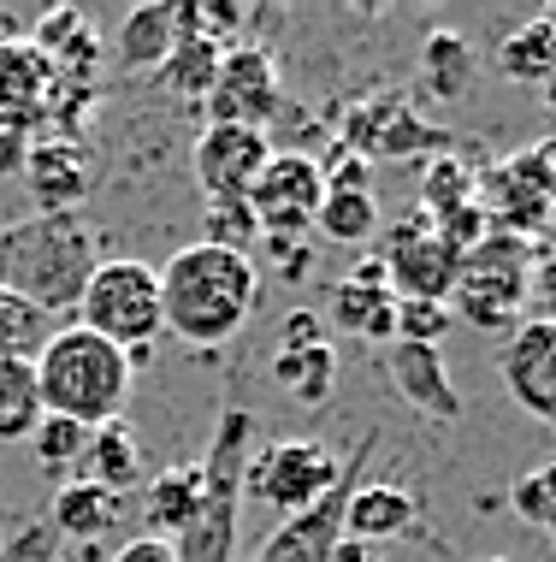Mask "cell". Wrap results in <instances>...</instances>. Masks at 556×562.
<instances>
[{"label":"cell","instance_id":"obj_1","mask_svg":"<svg viewBox=\"0 0 556 562\" xmlns=\"http://www.w3.org/2000/svg\"><path fill=\"white\" fill-rule=\"evenodd\" d=\"M160 272V326L195 349L231 344L261 308V267L219 243H184Z\"/></svg>","mask_w":556,"mask_h":562},{"label":"cell","instance_id":"obj_2","mask_svg":"<svg viewBox=\"0 0 556 562\" xmlns=\"http://www.w3.org/2000/svg\"><path fill=\"white\" fill-rule=\"evenodd\" d=\"M95 267H101V232L83 214H30L0 225V291L24 296L48 321L78 314V296Z\"/></svg>","mask_w":556,"mask_h":562},{"label":"cell","instance_id":"obj_3","mask_svg":"<svg viewBox=\"0 0 556 562\" xmlns=\"http://www.w3.org/2000/svg\"><path fill=\"white\" fill-rule=\"evenodd\" d=\"M131 385H137V368L131 356L95 331H83L78 321L59 326L36 356V391H42V415H66L78 427H107V420H125Z\"/></svg>","mask_w":556,"mask_h":562},{"label":"cell","instance_id":"obj_4","mask_svg":"<svg viewBox=\"0 0 556 562\" xmlns=\"http://www.w3.org/2000/svg\"><path fill=\"white\" fill-rule=\"evenodd\" d=\"M249 432H254L249 408H225L219 415V432L202 456V504H195V521L172 539L178 562H231L237 504H243V468H249Z\"/></svg>","mask_w":556,"mask_h":562},{"label":"cell","instance_id":"obj_5","mask_svg":"<svg viewBox=\"0 0 556 562\" xmlns=\"http://www.w3.org/2000/svg\"><path fill=\"white\" fill-rule=\"evenodd\" d=\"M78 326L95 331V338L118 344L131 356V368L148 361V344L160 338V272L148 261H131V255H113L89 272L83 296H78Z\"/></svg>","mask_w":556,"mask_h":562},{"label":"cell","instance_id":"obj_6","mask_svg":"<svg viewBox=\"0 0 556 562\" xmlns=\"http://www.w3.org/2000/svg\"><path fill=\"white\" fill-rule=\"evenodd\" d=\"M533 272H538V249L527 237L491 232L479 249L462 255L456 291H450V314L479 326V331H515L521 308H527V296H533Z\"/></svg>","mask_w":556,"mask_h":562},{"label":"cell","instance_id":"obj_7","mask_svg":"<svg viewBox=\"0 0 556 562\" xmlns=\"http://www.w3.org/2000/svg\"><path fill=\"white\" fill-rule=\"evenodd\" d=\"M474 202L491 220V232L527 237L533 249L556 237V160L551 148H521L486 172H474Z\"/></svg>","mask_w":556,"mask_h":562},{"label":"cell","instance_id":"obj_8","mask_svg":"<svg viewBox=\"0 0 556 562\" xmlns=\"http://www.w3.org/2000/svg\"><path fill=\"white\" fill-rule=\"evenodd\" d=\"M338 480H343L338 450L314 445V438H279L266 450H249L243 468V492L279 515H308Z\"/></svg>","mask_w":556,"mask_h":562},{"label":"cell","instance_id":"obj_9","mask_svg":"<svg viewBox=\"0 0 556 562\" xmlns=\"http://www.w3.org/2000/svg\"><path fill=\"white\" fill-rule=\"evenodd\" d=\"M243 202L266 243H308L314 214L326 202V166L303 148H273V160L261 166Z\"/></svg>","mask_w":556,"mask_h":562},{"label":"cell","instance_id":"obj_10","mask_svg":"<svg viewBox=\"0 0 556 562\" xmlns=\"http://www.w3.org/2000/svg\"><path fill=\"white\" fill-rule=\"evenodd\" d=\"M202 108H207V125L266 131L284 113V78H279L273 48H261V42H231Z\"/></svg>","mask_w":556,"mask_h":562},{"label":"cell","instance_id":"obj_11","mask_svg":"<svg viewBox=\"0 0 556 562\" xmlns=\"http://www.w3.org/2000/svg\"><path fill=\"white\" fill-rule=\"evenodd\" d=\"M379 267H385L397 302H450V291H456V272H462V255L450 249L439 225L415 207V214H402L397 225H390Z\"/></svg>","mask_w":556,"mask_h":562},{"label":"cell","instance_id":"obj_12","mask_svg":"<svg viewBox=\"0 0 556 562\" xmlns=\"http://www.w3.org/2000/svg\"><path fill=\"white\" fill-rule=\"evenodd\" d=\"M450 136L439 125H427V119L415 113L409 95H367L355 101L350 113H343V136L338 148H350V155H362L367 166L373 160H402V155H444Z\"/></svg>","mask_w":556,"mask_h":562},{"label":"cell","instance_id":"obj_13","mask_svg":"<svg viewBox=\"0 0 556 562\" xmlns=\"http://www.w3.org/2000/svg\"><path fill=\"white\" fill-rule=\"evenodd\" d=\"M498 373L521 415H533L538 427L556 432V314H538V321H521L509 331Z\"/></svg>","mask_w":556,"mask_h":562},{"label":"cell","instance_id":"obj_14","mask_svg":"<svg viewBox=\"0 0 556 562\" xmlns=\"http://www.w3.org/2000/svg\"><path fill=\"white\" fill-rule=\"evenodd\" d=\"M373 445H379V432H362L355 456L343 462V480H338L308 515H291V521H284L279 533L261 544V557H254V562H326V557H332V544L343 539V497L355 492V474L367 468Z\"/></svg>","mask_w":556,"mask_h":562},{"label":"cell","instance_id":"obj_15","mask_svg":"<svg viewBox=\"0 0 556 562\" xmlns=\"http://www.w3.org/2000/svg\"><path fill=\"white\" fill-rule=\"evenodd\" d=\"M266 160H273V136L266 131L207 125L195 136V184H202L207 202H243Z\"/></svg>","mask_w":556,"mask_h":562},{"label":"cell","instance_id":"obj_16","mask_svg":"<svg viewBox=\"0 0 556 562\" xmlns=\"http://www.w3.org/2000/svg\"><path fill=\"white\" fill-rule=\"evenodd\" d=\"M54 95H59L54 59L30 36L0 42V131L36 136V125H48V113H54Z\"/></svg>","mask_w":556,"mask_h":562},{"label":"cell","instance_id":"obj_17","mask_svg":"<svg viewBox=\"0 0 556 562\" xmlns=\"http://www.w3.org/2000/svg\"><path fill=\"white\" fill-rule=\"evenodd\" d=\"M385 379L397 385V397L420 408L427 420H462V391L444 368V349L432 344H385Z\"/></svg>","mask_w":556,"mask_h":562},{"label":"cell","instance_id":"obj_18","mask_svg":"<svg viewBox=\"0 0 556 562\" xmlns=\"http://www.w3.org/2000/svg\"><path fill=\"white\" fill-rule=\"evenodd\" d=\"M332 326L350 331V338H362V344L397 338V291H390L379 261H362L355 272H343L332 284Z\"/></svg>","mask_w":556,"mask_h":562},{"label":"cell","instance_id":"obj_19","mask_svg":"<svg viewBox=\"0 0 556 562\" xmlns=\"http://www.w3.org/2000/svg\"><path fill=\"white\" fill-rule=\"evenodd\" d=\"M24 178L36 190V214H78V202L89 195V148L83 143H66V136H48V143H30V160H24Z\"/></svg>","mask_w":556,"mask_h":562},{"label":"cell","instance_id":"obj_20","mask_svg":"<svg viewBox=\"0 0 556 562\" xmlns=\"http://www.w3.org/2000/svg\"><path fill=\"white\" fill-rule=\"evenodd\" d=\"M415 521H420V504L402 492V485H385V480L362 485L355 480V492L343 497V539L373 544V551H379L385 539H402Z\"/></svg>","mask_w":556,"mask_h":562},{"label":"cell","instance_id":"obj_21","mask_svg":"<svg viewBox=\"0 0 556 562\" xmlns=\"http://www.w3.org/2000/svg\"><path fill=\"white\" fill-rule=\"evenodd\" d=\"M118 521H125V497L101 492V485H89V480H59V492L48 504L54 539H71V544H89V551H95L107 533H118Z\"/></svg>","mask_w":556,"mask_h":562},{"label":"cell","instance_id":"obj_22","mask_svg":"<svg viewBox=\"0 0 556 562\" xmlns=\"http://www.w3.org/2000/svg\"><path fill=\"white\" fill-rule=\"evenodd\" d=\"M78 480L101 485V492H113V497L137 492V480H143V445H137V432H131V420H107V427L89 432Z\"/></svg>","mask_w":556,"mask_h":562},{"label":"cell","instance_id":"obj_23","mask_svg":"<svg viewBox=\"0 0 556 562\" xmlns=\"http://www.w3.org/2000/svg\"><path fill=\"white\" fill-rule=\"evenodd\" d=\"M202 504V462H172L143 485V521L155 539H178Z\"/></svg>","mask_w":556,"mask_h":562},{"label":"cell","instance_id":"obj_24","mask_svg":"<svg viewBox=\"0 0 556 562\" xmlns=\"http://www.w3.org/2000/svg\"><path fill=\"white\" fill-rule=\"evenodd\" d=\"M273 379H279V391H291L303 408H320L326 397H332V385H338V349H332V338H320V344H279L273 349Z\"/></svg>","mask_w":556,"mask_h":562},{"label":"cell","instance_id":"obj_25","mask_svg":"<svg viewBox=\"0 0 556 562\" xmlns=\"http://www.w3.org/2000/svg\"><path fill=\"white\" fill-rule=\"evenodd\" d=\"M178 48V7H137L125 12L113 36V59L125 71H160V59Z\"/></svg>","mask_w":556,"mask_h":562},{"label":"cell","instance_id":"obj_26","mask_svg":"<svg viewBox=\"0 0 556 562\" xmlns=\"http://www.w3.org/2000/svg\"><path fill=\"white\" fill-rule=\"evenodd\" d=\"M474 78H479V54L456 36V30H432V36L420 42V83L439 101H462L474 89Z\"/></svg>","mask_w":556,"mask_h":562},{"label":"cell","instance_id":"obj_27","mask_svg":"<svg viewBox=\"0 0 556 562\" xmlns=\"http://www.w3.org/2000/svg\"><path fill=\"white\" fill-rule=\"evenodd\" d=\"M498 71L521 89H545L556 71V19H527L521 30H509L498 48Z\"/></svg>","mask_w":556,"mask_h":562},{"label":"cell","instance_id":"obj_28","mask_svg":"<svg viewBox=\"0 0 556 562\" xmlns=\"http://www.w3.org/2000/svg\"><path fill=\"white\" fill-rule=\"evenodd\" d=\"M314 232L326 243H343V249H362V243L379 237V202L373 190H343V184H326V202L314 214Z\"/></svg>","mask_w":556,"mask_h":562},{"label":"cell","instance_id":"obj_29","mask_svg":"<svg viewBox=\"0 0 556 562\" xmlns=\"http://www.w3.org/2000/svg\"><path fill=\"white\" fill-rule=\"evenodd\" d=\"M219 59H225L219 42L178 36V48L160 59L155 83L167 89V95H178V101H207V89H214V78H219Z\"/></svg>","mask_w":556,"mask_h":562},{"label":"cell","instance_id":"obj_30","mask_svg":"<svg viewBox=\"0 0 556 562\" xmlns=\"http://www.w3.org/2000/svg\"><path fill=\"white\" fill-rule=\"evenodd\" d=\"M42 427V391H36V361H0V445L30 438Z\"/></svg>","mask_w":556,"mask_h":562},{"label":"cell","instance_id":"obj_31","mask_svg":"<svg viewBox=\"0 0 556 562\" xmlns=\"http://www.w3.org/2000/svg\"><path fill=\"white\" fill-rule=\"evenodd\" d=\"M462 207H474V166L444 148V155H432V166L420 172V214L439 225L450 214H462Z\"/></svg>","mask_w":556,"mask_h":562},{"label":"cell","instance_id":"obj_32","mask_svg":"<svg viewBox=\"0 0 556 562\" xmlns=\"http://www.w3.org/2000/svg\"><path fill=\"white\" fill-rule=\"evenodd\" d=\"M54 338V321L42 308H30L24 296H12V291H0V361H36L42 356V344Z\"/></svg>","mask_w":556,"mask_h":562},{"label":"cell","instance_id":"obj_33","mask_svg":"<svg viewBox=\"0 0 556 562\" xmlns=\"http://www.w3.org/2000/svg\"><path fill=\"white\" fill-rule=\"evenodd\" d=\"M30 445H36V462L48 468V474H78L89 427H78V420H66V415H42V427L30 432Z\"/></svg>","mask_w":556,"mask_h":562},{"label":"cell","instance_id":"obj_34","mask_svg":"<svg viewBox=\"0 0 556 562\" xmlns=\"http://www.w3.org/2000/svg\"><path fill=\"white\" fill-rule=\"evenodd\" d=\"M509 509L521 515L538 533H556V462H538L527 474H515L509 485Z\"/></svg>","mask_w":556,"mask_h":562},{"label":"cell","instance_id":"obj_35","mask_svg":"<svg viewBox=\"0 0 556 562\" xmlns=\"http://www.w3.org/2000/svg\"><path fill=\"white\" fill-rule=\"evenodd\" d=\"M456 326L450 302H397V338L390 344H444V331Z\"/></svg>","mask_w":556,"mask_h":562},{"label":"cell","instance_id":"obj_36","mask_svg":"<svg viewBox=\"0 0 556 562\" xmlns=\"http://www.w3.org/2000/svg\"><path fill=\"white\" fill-rule=\"evenodd\" d=\"M207 237L202 243H219V249H237V255H249V243L261 237V225H254L249 214V202H207Z\"/></svg>","mask_w":556,"mask_h":562},{"label":"cell","instance_id":"obj_37","mask_svg":"<svg viewBox=\"0 0 556 562\" xmlns=\"http://www.w3.org/2000/svg\"><path fill=\"white\" fill-rule=\"evenodd\" d=\"M0 562H59V539L48 521H24L12 539H0Z\"/></svg>","mask_w":556,"mask_h":562},{"label":"cell","instance_id":"obj_38","mask_svg":"<svg viewBox=\"0 0 556 562\" xmlns=\"http://www.w3.org/2000/svg\"><path fill=\"white\" fill-rule=\"evenodd\" d=\"M107 562H178V551H172V539L143 533V539H131V544H118Z\"/></svg>","mask_w":556,"mask_h":562},{"label":"cell","instance_id":"obj_39","mask_svg":"<svg viewBox=\"0 0 556 562\" xmlns=\"http://www.w3.org/2000/svg\"><path fill=\"white\" fill-rule=\"evenodd\" d=\"M320 338H326V321L314 308H296L291 321H284V338L279 344H320Z\"/></svg>","mask_w":556,"mask_h":562},{"label":"cell","instance_id":"obj_40","mask_svg":"<svg viewBox=\"0 0 556 562\" xmlns=\"http://www.w3.org/2000/svg\"><path fill=\"white\" fill-rule=\"evenodd\" d=\"M24 160H30V136L0 131V178H24Z\"/></svg>","mask_w":556,"mask_h":562},{"label":"cell","instance_id":"obj_41","mask_svg":"<svg viewBox=\"0 0 556 562\" xmlns=\"http://www.w3.org/2000/svg\"><path fill=\"white\" fill-rule=\"evenodd\" d=\"M266 249H273V261L284 267V279H303L308 261H314V255H308V243H266Z\"/></svg>","mask_w":556,"mask_h":562},{"label":"cell","instance_id":"obj_42","mask_svg":"<svg viewBox=\"0 0 556 562\" xmlns=\"http://www.w3.org/2000/svg\"><path fill=\"white\" fill-rule=\"evenodd\" d=\"M326 562H379V551H373V544H355V539H338Z\"/></svg>","mask_w":556,"mask_h":562},{"label":"cell","instance_id":"obj_43","mask_svg":"<svg viewBox=\"0 0 556 562\" xmlns=\"http://www.w3.org/2000/svg\"><path fill=\"white\" fill-rule=\"evenodd\" d=\"M486 562H509V557H486Z\"/></svg>","mask_w":556,"mask_h":562}]
</instances>
